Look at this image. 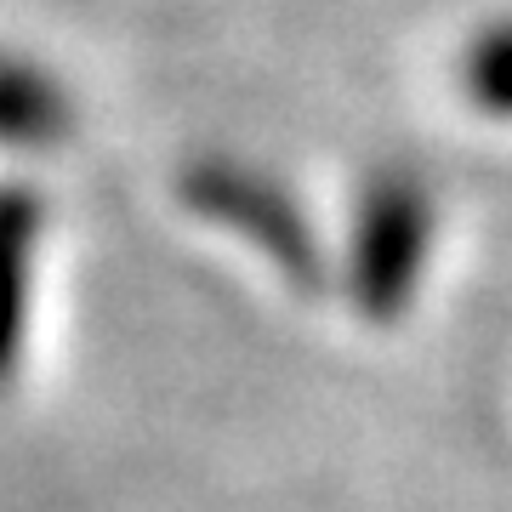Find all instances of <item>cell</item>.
Segmentation results:
<instances>
[{
  "instance_id": "1",
  "label": "cell",
  "mask_w": 512,
  "mask_h": 512,
  "mask_svg": "<svg viewBox=\"0 0 512 512\" xmlns=\"http://www.w3.org/2000/svg\"><path fill=\"white\" fill-rule=\"evenodd\" d=\"M433 194L410 171H376L359 188L348 228V262H342V291L353 313L370 325H399L416 308L427 256H433Z\"/></svg>"
},
{
  "instance_id": "2",
  "label": "cell",
  "mask_w": 512,
  "mask_h": 512,
  "mask_svg": "<svg viewBox=\"0 0 512 512\" xmlns=\"http://www.w3.org/2000/svg\"><path fill=\"white\" fill-rule=\"evenodd\" d=\"M177 194H183V205L194 217L217 222L234 239H245L251 251L268 256V268L291 291H319L330 279L325 239L308 222L302 200L279 183L274 171H262L251 160H234V154H200V160L183 165Z\"/></svg>"
},
{
  "instance_id": "3",
  "label": "cell",
  "mask_w": 512,
  "mask_h": 512,
  "mask_svg": "<svg viewBox=\"0 0 512 512\" xmlns=\"http://www.w3.org/2000/svg\"><path fill=\"white\" fill-rule=\"evenodd\" d=\"M40 239H46V200L23 183H0V387L23 365Z\"/></svg>"
},
{
  "instance_id": "4",
  "label": "cell",
  "mask_w": 512,
  "mask_h": 512,
  "mask_svg": "<svg viewBox=\"0 0 512 512\" xmlns=\"http://www.w3.org/2000/svg\"><path fill=\"white\" fill-rule=\"evenodd\" d=\"M74 97L46 63L29 52H0V148L40 154V148L69 143Z\"/></svg>"
},
{
  "instance_id": "5",
  "label": "cell",
  "mask_w": 512,
  "mask_h": 512,
  "mask_svg": "<svg viewBox=\"0 0 512 512\" xmlns=\"http://www.w3.org/2000/svg\"><path fill=\"white\" fill-rule=\"evenodd\" d=\"M461 92L478 114L512 120V18L478 23L461 46Z\"/></svg>"
}]
</instances>
